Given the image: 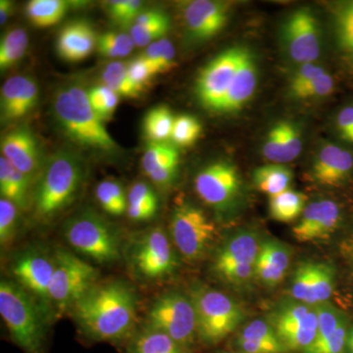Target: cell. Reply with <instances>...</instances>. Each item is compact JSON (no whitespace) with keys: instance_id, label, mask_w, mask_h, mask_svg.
Returning <instances> with one entry per match:
<instances>
[{"instance_id":"obj_32","label":"cell","mask_w":353,"mask_h":353,"mask_svg":"<svg viewBox=\"0 0 353 353\" xmlns=\"http://www.w3.org/2000/svg\"><path fill=\"white\" fill-rule=\"evenodd\" d=\"M69 6L64 0H32L26 6V14L32 25L48 28L64 17Z\"/></svg>"},{"instance_id":"obj_18","label":"cell","mask_w":353,"mask_h":353,"mask_svg":"<svg viewBox=\"0 0 353 353\" xmlns=\"http://www.w3.org/2000/svg\"><path fill=\"white\" fill-rule=\"evenodd\" d=\"M39 101L36 81L27 76L10 77L1 88V122L20 119L34 108Z\"/></svg>"},{"instance_id":"obj_45","label":"cell","mask_w":353,"mask_h":353,"mask_svg":"<svg viewBox=\"0 0 353 353\" xmlns=\"http://www.w3.org/2000/svg\"><path fill=\"white\" fill-rule=\"evenodd\" d=\"M316 314L318 318L317 336H316L314 343L309 348L319 347L323 343L329 340L340 326L341 320H343V318L340 317L338 312L331 306H320L316 311Z\"/></svg>"},{"instance_id":"obj_15","label":"cell","mask_w":353,"mask_h":353,"mask_svg":"<svg viewBox=\"0 0 353 353\" xmlns=\"http://www.w3.org/2000/svg\"><path fill=\"white\" fill-rule=\"evenodd\" d=\"M231 3L213 0L185 2L182 13L185 28L194 41H208L219 34L227 25Z\"/></svg>"},{"instance_id":"obj_12","label":"cell","mask_w":353,"mask_h":353,"mask_svg":"<svg viewBox=\"0 0 353 353\" xmlns=\"http://www.w3.org/2000/svg\"><path fill=\"white\" fill-rule=\"evenodd\" d=\"M281 39L288 55L297 64L314 63L321 55L319 24L309 9H297L290 14L283 24Z\"/></svg>"},{"instance_id":"obj_36","label":"cell","mask_w":353,"mask_h":353,"mask_svg":"<svg viewBox=\"0 0 353 353\" xmlns=\"http://www.w3.org/2000/svg\"><path fill=\"white\" fill-rule=\"evenodd\" d=\"M101 77L104 85L119 94V97L127 99H139L141 97V92L132 83L128 73L127 64L120 61L111 62L106 65Z\"/></svg>"},{"instance_id":"obj_11","label":"cell","mask_w":353,"mask_h":353,"mask_svg":"<svg viewBox=\"0 0 353 353\" xmlns=\"http://www.w3.org/2000/svg\"><path fill=\"white\" fill-rule=\"evenodd\" d=\"M243 50L241 46L228 48L201 70L196 78V94L204 108L217 111L233 82Z\"/></svg>"},{"instance_id":"obj_38","label":"cell","mask_w":353,"mask_h":353,"mask_svg":"<svg viewBox=\"0 0 353 353\" xmlns=\"http://www.w3.org/2000/svg\"><path fill=\"white\" fill-rule=\"evenodd\" d=\"M134 44L131 34L125 32H106L97 39V50L103 57L122 58L134 50Z\"/></svg>"},{"instance_id":"obj_34","label":"cell","mask_w":353,"mask_h":353,"mask_svg":"<svg viewBox=\"0 0 353 353\" xmlns=\"http://www.w3.org/2000/svg\"><path fill=\"white\" fill-rule=\"evenodd\" d=\"M29 46V37L21 28L9 30L0 41V69L11 68L24 57Z\"/></svg>"},{"instance_id":"obj_39","label":"cell","mask_w":353,"mask_h":353,"mask_svg":"<svg viewBox=\"0 0 353 353\" xmlns=\"http://www.w3.org/2000/svg\"><path fill=\"white\" fill-rule=\"evenodd\" d=\"M202 132L199 120L189 114H182L175 117L171 139L178 148H188L194 145Z\"/></svg>"},{"instance_id":"obj_49","label":"cell","mask_w":353,"mask_h":353,"mask_svg":"<svg viewBox=\"0 0 353 353\" xmlns=\"http://www.w3.org/2000/svg\"><path fill=\"white\" fill-rule=\"evenodd\" d=\"M262 152L269 161L275 164L285 163L284 138L281 122L272 128L267 134Z\"/></svg>"},{"instance_id":"obj_10","label":"cell","mask_w":353,"mask_h":353,"mask_svg":"<svg viewBox=\"0 0 353 353\" xmlns=\"http://www.w3.org/2000/svg\"><path fill=\"white\" fill-rule=\"evenodd\" d=\"M171 236L181 254L189 261L201 259L216 236V227L204 211L190 203L174 209Z\"/></svg>"},{"instance_id":"obj_14","label":"cell","mask_w":353,"mask_h":353,"mask_svg":"<svg viewBox=\"0 0 353 353\" xmlns=\"http://www.w3.org/2000/svg\"><path fill=\"white\" fill-rule=\"evenodd\" d=\"M194 188L204 203L215 209H224L240 192L238 169L227 161L213 162L197 173Z\"/></svg>"},{"instance_id":"obj_51","label":"cell","mask_w":353,"mask_h":353,"mask_svg":"<svg viewBox=\"0 0 353 353\" xmlns=\"http://www.w3.org/2000/svg\"><path fill=\"white\" fill-rule=\"evenodd\" d=\"M348 334L347 325L343 319L333 336L320 345L319 347L309 348L305 353H345L347 347Z\"/></svg>"},{"instance_id":"obj_42","label":"cell","mask_w":353,"mask_h":353,"mask_svg":"<svg viewBox=\"0 0 353 353\" xmlns=\"http://www.w3.org/2000/svg\"><path fill=\"white\" fill-rule=\"evenodd\" d=\"M88 94L97 115L102 121L110 120L119 103V94L104 85L90 88Z\"/></svg>"},{"instance_id":"obj_50","label":"cell","mask_w":353,"mask_h":353,"mask_svg":"<svg viewBox=\"0 0 353 353\" xmlns=\"http://www.w3.org/2000/svg\"><path fill=\"white\" fill-rule=\"evenodd\" d=\"M314 285L318 303L328 301L333 292V269L326 264L314 263Z\"/></svg>"},{"instance_id":"obj_52","label":"cell","mask_w":353,"mask_h":353,"mask_svg":"<svg viewBox=\"0 0 353 353\" xmlns=\"http://www.w3.org/2000/svg\"><path fill=\"white\" fill-rule=\"evenodd\" d=\"M326 72V70L323 68L322 66L315 63L301 65V67L296 70V73H294V75L292 76V79H290V92L304 87V85L310 83L311 81L315 80V79L319 78L320 76L324 75Z\"/></svg>"},{"instance_id":"obj_16","label":"cell","mask_w":353,"mask_h":353,"mask_svg":"<svg viewBox=\"0 0 353 353\" xmlns=\"http://www.w3.org/2000/svg\"><path fill=\"white\" fill-rule=\"evenodd\" d=\"M341 209L330 199L312 202L304 209L303 216L292 228V236L301 243L330 238L340 225Z\"/></svg>"},{"instance_id":"obj_24","label":"cell","mask_w":353,"mask_h":353,"mask_svg":"<svg viewBox=\"0 0 353 353\" xmlns=\"http://www.w3.org/2000/svg\"><path fill=\"white\" fill-rule=\"evenodd\" d=\"M32 178L18 170L8 160L0 157V192L1 197L13 202L19 209H26L32 201Z\"/></svg>"},{"instance_id":"obj_28","label":"cell","mask_w":353,"mask_h":353,"mask_svg":"<svg viewBox=\"0 0 353 353\" xmlns=\"http://www.w3.org/2000/svg\"><path fill=\"white\" fill-rule=\"evenodd\" d=\"M290 253L277 241H266L260 245L256 266L265 275L271 277L276 285L282 282L289 268Z\"/></svg>"},{"instance_id":"obj_21","label":"cell","mask_w":353,"mask_h":353,"mask_svg":"<svg viewBox=\"0 0 353 353\" xmlns=\"http://www.w3.org/2000/svg\"><path fill=\"white\" fill-rule=\"evenodd\" d=\"M179 164L178 150L168 143H150L141 158L145 175L159 188H167L173 183L178 175Z\"/></svg>"},{"instance_id":"obj_17","label":"cell","mask_w":353,"mask_h":353,"mask_svg":"<svg viewBox=\"0 0 353 353\" xmlns=\"http://www.w3.org/2000/svg\"><path fill=\"white\" fill-rule=\"evenodd\" d=\"M1 157L25 175L32 176L41 170V159L38 139L28 127H19L1 139Z\"/></svg>"},{"instance_id":"obj_31","label":"cell","mask_w":353,"mask_h":353,"mask_svg":"<svg viewBox=\"0 0 353 353\" xmlns=\"http://www.w3.org/2000/svg\"><path fill=\"white\" fill-rule=\"evenodd\" d=\"M307 196L301 192L288 190L269 199L271 218L279 222L290 223L303 214Z\"/></svg>"},{"instance_id":"obj_2","label":"cell","mask_w":353,"mask_h":353,"mask_svg":"<svg viewBox=\"0 0 353 353\" xmlns=\"http://www.w3.org/2000/svg\"><path fill=\"white\" fill-rule=\"evenodd\" d=\"M85 169L82 158L59 150L46 161L32 190V202L39 220L50 221L73 203L82 188Z\"/></svg>"},{"instance_id":"obj_48","label":"cell","mask_w":353,"mask_h":353,"mask_svg":"<svg viewBox=\"0 0 353 353\" xmlns=\"http://www.w3.org/2000/svg\"><path fill=\"white\" fill-rule=\"evenodd\" d=\"M334 81L333 77L328 72L319 78L311 81L304 87L290 92L296 99H319V97H328L334 92Z\"/></svg>"},{"instance_id":"obj_5","label":"cell","mask_w":353,"mask_h":353,"mask_svg":"<svg viewBox=\"0 0 353 353\" xmlns=\"http://www.w3.org/2000/svg\"><path fill=\"white\" fill-rule=\"evenodd\" d=\"M64 236L77 252L97 263H114L120 259L119 233L90 209L74 215L65 223Z\"/></svg>"},{"instance_id":"obj_3","label":"cell","mask_w":353,"mask_h":353,"mask_svg":"<svg viewBox=\"0 0 353 353\" xmlns=\"http://www.w3.org/2000/svg\"><path fill=\"white\" fill-rule=\"evenodd\" d=\"M53 112L62 131L74 143L104 152L117 148L103 121L90 105L88 90L80 85L60 88L53 99Z\"/></svg>"},{"instance_id":"obj_56","label":"cell","mask_w":353,"mask_h":353,"mask_svg":"<svg viewBox=\"0 0 353 353\" xmlns=\"http://www.w3.org/2000/svg\"><path fill=\"white\" fill-rule=\"evenodd\" d=\"M13 2L10 0H1L0 1V24L3 26L8 20L9 16L13 11Z\"/></svg>"},{"instance_id":"obj_54","label":"cell","mask_w":353,"mask_h":353,"mask_svg":"<svg viewBox=\"0 0 353 353\" xmlns=\"http://www.w3.org/2000/svg\"><path fill=\"white\" fill-rule=\"evenodd\" d=\"M336 131L343 141L353 143V105L341 109L336 117Z\"/></svg>"},{"instance_id":"obj_7","label":"cell","mask_w":353,"mask_h":353,"mask_svg":"<svg viewBox=\"0 0 353 353\" xmlns=\"http://www.w3.org/2000/svg\"><path fill=\"white\" fill-rule=\"evenodd\" d=\"M54 273L51 281L50 299L52 311L61 314L69 311L99 280L94 266L75 256L73 253L58 248L53 255Z\"/></svg>"},{"instance_id":"obj_6","label":"cell","mask_w":353,"mask_h":353,"mask_svg":"<svg viewBox=\"0 0 353 353\" xmlns=\"http://www.w3.org/2000/svg\"><path fill=\"white\" fill-rule=\"evenodd\" d=\"M196 332L206 343L224 340L243 319V311L231 297L218 290L199 288L192 294Z\"/></svg>"},{"instance_id":"obj_1","label":"cell","mask_w":353,"mask_h":353,"mask_svg":"<svg viewBox=\"0 0 353 353\" xmlns=\"http://www.w3.org/2000/svg\"><path fill=\"white\" fill-rule=\"evenodd\" d=\"M69 311L81 333L90 340L119 341L134 331L138 296L127 283H97Z\"/></svg>"},{"instance_id":"obj_4","label":"cell","mask_w":353,"mask_h":353,"mask_svg":"<svg viewBox=\"0 0 353 353\" xmlns=\"http://www.w3.org/2000/svg\"><path fill=\"white\" fill-rule=\"evenodd\" d=\"M0 314L12 340L26 353H44L48 316L15 281L0 283Z\"/></svg>"},{"instance_id":"obj_25","label":"cell","mask_w":353,"mask_h":353,"mask_svg":"<svg viewBox=\"0 0 353 353\" xmlns=\"http://www.w3.org/2000/svg\"><path fill=\"white\" fill-rule=\"evenodd\" d=\"M238 345L245 353H283L285 350L275 330L261 320L245 327L239 336Z\"/></svg>"},{"instance_id":"obj_13","label":"cell","mask_w":353,"mask_h":353,"mask_svg":"<svg viewBox=\"0 0 353 353\" xmlns=\"http://www.w3.org/2000/svg\"><path fill=\"white\" fill-rule=\"evenodd\" d=\"M11 272L15 282L34 297L46 316L50 317L52 307L50 290L54 273L53 257L50 259L37 250L26 252L13 262Z\"/></svg>"},{"instance_id":"obj_35","label":"cell","mask_w":353,"mask_h":353,"mask_svg":"<svg viewBox=\"0 0 353 353\" xmlns=\"http://www.w3.org/2000/svg\"><path fill=\"white\" fill-rule=\"evenodd\" d=\"M95 196L108 214L121 216L127 212L128 196L118 181L103 180L95 189Z\"/></svg>"},{"instance_id":"obj_26","label":"cell","mask_w":353,"mask_h":353,"mask_svg":"<svg viewBox=\"0 0 353 353\" xmlns=\"http://www.w3.org/2000/svg\"><path fill=\"white\" fill-rule=\"evenodd\" d=\"M318 318L311 311L301 321L276 326L275 331L285 350H304L310 347L317 336Z\"/></svg>"},{"instance_id":"obj_33","label":"cell","mask_w":353,"mask_h":353,"mask_svg":"<svg viewBox=\"0 0 353 353\" xmlns=\"http://www.w3.org/2000/svg\"><path fill=\"white\" fill-rule=\"evenodd\" d=\"M175 117L166 105L153 108L146 113L143 123V134L150 143H167L171 139Z\"/></svg>"},{"instance_id":"obj_43","label":"cell","mask_w":353,"mask_h":353,"mask_svg":"<svg viewBox=\"0 0 353 353\" xmlns=\"http://www.w3.org/2000/svg\"><path fill=\"white\" fill-rule=\"evenodd\" d=\"M170 17L166 14L161 19L150 24L132 25L130 34L136 46L143 48L163 39L165 34L170 30Z\"/></svg>"},{"instance_id":"obj_46","label":"cell","mask_w":353,"mask_h":353,"mask_svg":"<svg viewBox=\"0 0 353 353\" xmlns=\"http://www.w3.org/2000/svg\"><path fill=\"white\" fill-rule=\"evenodd\" d=\"M127 68L132 83L141 92H143L146 88L150 87L153 78L158 75L154 65L148 61L143 55L131 60L127 64Z\"/></svg>"},{"instance_id":"obj_29","label":"cell","mask_w":353,"mask_h":353,"mask_svg":"<svg viewBox=\"0 0 353 353\" xmlns=\"http://www.w3.org/2000/svg\"><path fill=\"white\" fill-rule=\"evenodd\" d=\"M158 199L148 183L137 182L128 194L127 215L136 222L152 220L157 215Z\"/></svg>"},{"instance_id":"obj_20","label":"cell","mask_w":353,"mask_h":353,"mask_svg":"<svg viewBox=\"0 0 353 353\" xmlns=\"http://www.w3.org/2000/svg\"><path fill=\"white\" fill-rule=\"evenodd\" d=\"M257 83L259 72L256 62L252 52L245 48L233 82L216 112L232 113L240 110L254 94Z\"/></svg>"},{"instance_id":"obj_55","label":"cell","mask_w":353,"mask_h":353,"mask_svg":"<svg viewBox=\"0 0 353 353\" xmlns=\"http://www.w3.org/2000/svg\"><path fill=\"white\" fill-rule=\"evenodd\" d=\"M255 273V265L245 264L234 267L221 274L219 277L231 284H241L252 277Z\"/></svg>"},{"instance_id":"obj_40","label":"cell","mask_w":353,"mask_h":353,"mask_svg":"<svg viewBox=\"0 0 353 353\" xmlns=\"http://www.w3.org/2000/svg\"><path fill=\"white\" fill-rule=\"evenodd\" d=\"M143 57L154 65L158 74L167 73L176 66L175 48L168 39H161L150 44Z\"/></svg>"},{"instance_id":"obj_47","label":"cell","mask_w":353,"mask_h":353,"mask_svg":"<svg viewBox=\"0 0 353 353\" xmlns=\"http://www.w3.org/2000/svg\"><path fill=\"white\" fill-rule=\"evenodd\" d=\"M18 208L13 202L0 199V243L2 248L13 240L17 228Z\"/></svg>"},{"instance_id":"obj_37","label":"cell","mask_w":353,"mask_h":353,"mask_svg":"<svg viewBox=\"0 0 353 353\" xmlns=\"http://www.w3.org/2000/svg\"><path fill=\"white\" fill-rule=\"evenodd\" d=\"M334 28L339 48L353 64V1L345 2L336 9Z\"/></svg>"},{"instance_id":"obj_57","label":"cell","mask_w":353,"mask_h":353,"mask_svg":"<svg viewBox=\"0 0 353 353\" xmlns=\"http://www.w3.org/2000/svg\"><path fill=\"white\" fill-rule=\"evenodd\" d=\"M347 348L350 353H353V330L352 333L350 334V336H348Z\"/></svg>"},{"instance_id":"obj_23","label":"cell","mask_w":353,"mask_h":353,"mask_svg":"<svg viewBox=\"0 0 353 353\" xmlns=\"http://www.w3.org/2000/svg\"><path fill=\"white\" fill-rule=\"evenodd\" d=\"M260 246L256 236L241 233L227 241L216 254L213 268L218 276L240 265L256 263Z\"/></svg>"},{"instance_id":"obj_30","label":"cell","mask_w":353,"mask_h":353,"mask_svg":"<svg viewBox=\"0 0 353 353\" xmlns=\"http://www.w3.org/2000/svg\"><path fill=\"white\" fill-rule=\"evenodd\" d=\"M292 176V172L284 165H264L253 173V182L260 192L273 196L290 190Z\"/></svg>"},{"instance_id":"obj_19","label":"cell","mask_w":353,"mask_h":353,"mask_svg":"<svg viewBox=\"0 0 353 353\" xmlns=\"http://www.w3.org/2000/svg\"><path fill=\"white\" fill-rule=\"evenodd\" d=\"M353 171V155L345 148L327 143L316 155L312 165L313 180L325 187H336L350 178Z\"/></svg>"},{"instance_id":"obj_8","label":"cell","mask_w":353,"mask_h":353,"mask_svg":"<svg viewBox=\"0 0 353 353\" xmlns=\"http://www.w3.org/2000/svg\"><path fill=\"white\" fill-rule=\"evenodd\" d=\"M127 259L137 278L150 282L170 275L178 264L168 236L161 228H152L134 238L128 246Z\"/></svg>"},{"instance_id":"obj_9","label":"cell","mask_w":353,"mask_h":353,"mask_svg":"<svg viewBox=\"0 0 353 353\" xmlns=\"http://www.w3.org/2000/svg\"><path fill=\"white\" fill-rule=\"evenodd\" d=\"M146 326L166 334L183 347H190L197 334L192 299L179 292L162 294L150 306Z\"/></svg>"},{"instance_id":"obj_44","label":"cell","mask_w":353,"mask_h":353,"mask_svg":"<svg viewBox=\"0 0 353 353\" xmlns=\"http://www.w3.org/2000/svg\"><path fill=\"white\" fill-rule=\"evenodd\" d=\"M108 13L114 24L128 27L134 23L141 12L143 1L138 0H111L106 3Z\"/></svg>"},{"instance_id":"obj_22","label":"cell","mask_w":353,"mask_h":353,"mask_svg":"<svg viewBox=\"0 0 353 353\" xmlns=\"http://www.w3.org/2000/svg\"><path fill=\"white\" fill-rule=\"evenodd\" d=\"M94 27L88 21H71L58 34L57 50L61 59L79 62L90 57L97 44Z\"/></svg>"},{"instance_id":"obj_41","label":"cell","mask_w":353,"mask_h":353,"mask_svg":"<svg viewBox=\"0 0 353 353\" xmlns=\"http://www.w3.org/2000/svg\"><path fill=\"white\" fill-rule=\"evenodd\" d=\"M292 294L297 301L305 303H318L315 294L314 263H303L297 268L292 282Z\"/></svg>"},{"instance_id":"obj_27","label":"cell","mask_w":353,"mask_h":353,"mask_svg":"<svg viewBox=\"0 0 353 353\" xmlns=\"http://www.w3.org/2000/svg\"><path fill=\"white\" fill-rule=\"evenodd\" d=\"M128 353H187L185 347L162 332L146 326L132 336Z\"/></svg>"},{"instance_id":"obj_53","label":"cell","mask_w":353,"mask_h":353,"mask_svg":"<svg viewBox=\"0 0 353 353\" xmlns=\"http://www.w3.org/2000/svg\"><path fill=\"white\" fill-rule=\"evenodd\" d=\"M310 312L307 306L292 304L283 308L275 318V327L301 321Z\"/></svg>"}]
</instances>
